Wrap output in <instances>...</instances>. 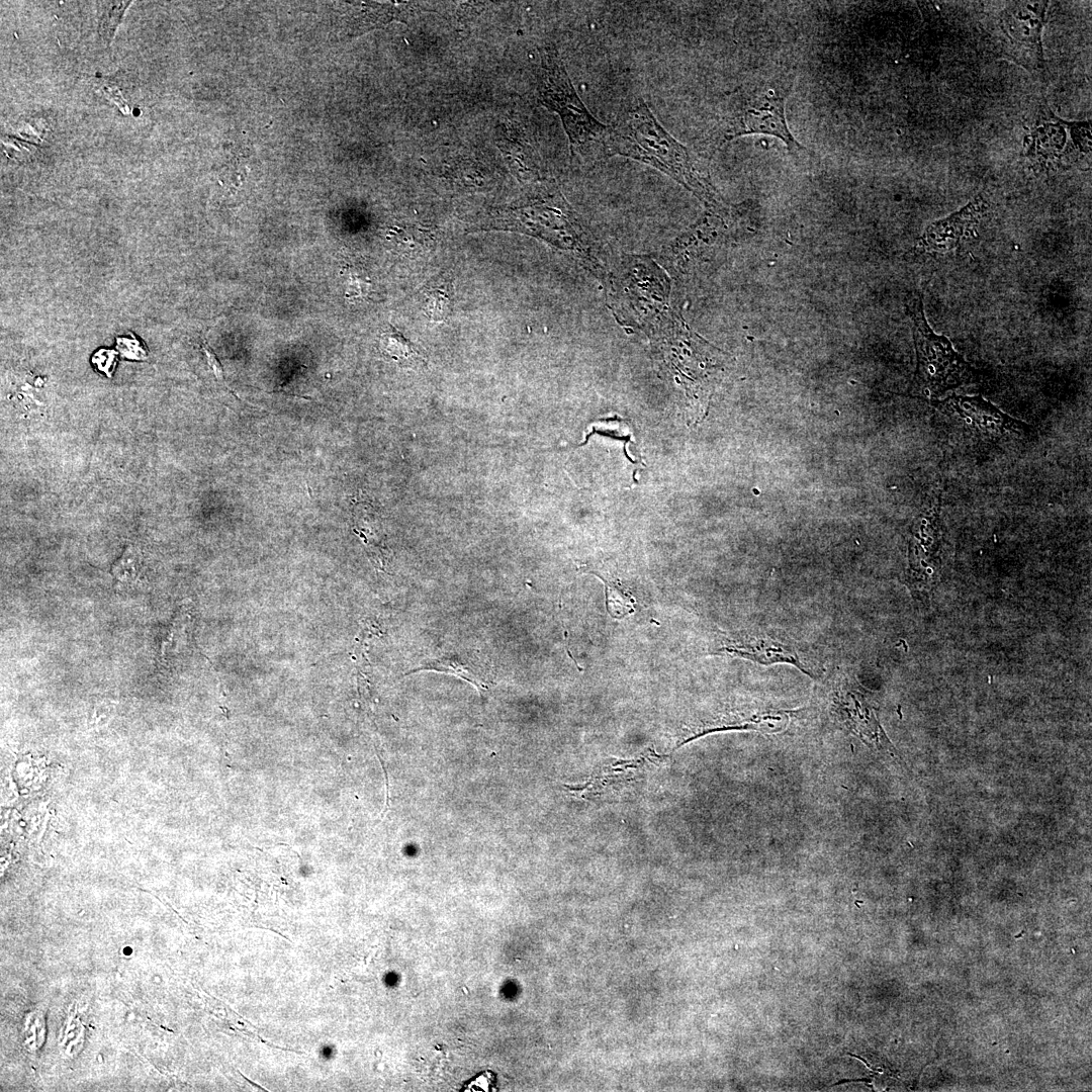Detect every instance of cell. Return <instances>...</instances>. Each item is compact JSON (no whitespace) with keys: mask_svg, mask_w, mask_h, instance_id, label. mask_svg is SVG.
I'll return each mask as SVG.
<instances>
[{"mask_svg":"<svg viewBox=\"0 0 1092 1092\" xmlns=\"http://www.w3.org/2000/svg\"><path fill=\"white\" fill-rule=\"evenodd\" d=\"M346 280V297H366L371 292V282L365 274L352 266H346L341 272Z\"/></svg>","mask_w":1092,"mask_h":1092,"instance_id":"20","label":"cell"},{"mask_svg":"<svg viewBox=\"0 0 1092 1092\" xmlns=\"http://www.w3.org/2000/svg\"><path fill=\"white\" fill-rule=\"evenodd\" d=\"M940 498L932 500L916 519L909 546V580H917V594L925 595L935 586L941 566L942 534Z\"/></svg>","mask_w":1092,"mask_h":1092,"instance_id":"9","label":"cell"},{"mask_svg":"<svg viewBox=\"0 0 1092 1092\" xmlns=\"http://www.w3.org/2000/svg\"><path fill=\"white\" fill-rule=\"evenodd\" d=\"M453 287L449 282H443L429 287L425 292L424 309L432 321H444L452 310Z\"/></svg>","mask_w":1092,"mask_h":1092,"instance_id":"17","label":"cell"},{"mask_svg":"<svg viewBox=\"0 0 1092 1092\" xmlns=\"http://www.w3.org/2000/svg\"><path fill=\"white\" fill-rule=\"evenodd\" d=\"M129 3L125 1H102L98 3L99 31L107 43L113 37L123 11Z\"/></svg>","mask_w":1092,"mask_h":1092,"instance_id":"18","label":"cell"},{"mask_svg":"<svg viewBox=\"0 0 1092 1092\" xmlns=\"http://www.w3.org/2000/svg\"><path fill=\"white\" fill-rule=\"evenodd\" d=\"M1090 120L1068 121L1040 107L1023 141V156L1039 170L1070 166L1091 153Z\"/></svg>","mask_w":1092,"mask_h":1092,"instance_id":"5","label":"cell"},{"mask_svg":"<svg viewBox=\"0 0 1092 1092\" xmlns=\"http://www.w3.org/2000/svg\"><path fill=\"white\" fill-rule=\"evenodd\" d=\"M390 234L392 235V240L390 241H392L395 248L405 254L427 250V246H429V238L424 231H421L420 229L416 231L394 229Z\"/></svg>","mask_w":1092,"mask_h":1092,"instance_id":"19","label":"cell"},{"mask_svg":"<svg viewBox=\"0 0 1092 1092\" xmlns=\"http://www.w3.org/2000/svg\"><path fill=\"white\" fill-rule=\"evenodd\" d=\"M426 669L453 673L469 681L479 691L487 690L491 684L489 670L478 655H446L429 661L418 668V670Z\"/></svg>","mask_w":1092,"mask_h":1092,"instance_id":"14","label":"cell"},{"mask_svg":"<svg viewBox=\"0 0 1092 1092\" xmlns=\"http://www.w3.org/2000/svg\"><path fill=\"white\" fill-rule=\"evenodd\" d=\"M986 209L984 198L975 197L960 210L929 224L920 238L919 247L925 252H947L957 248L974 231Z\"/></svg>","mask_w":1092,"mask_h":1092,"instance_id":"12","label":"cell"},{"mask_svg":"<svg viewBox=\"0 0 1092 1092\" xmlns=\"http://www.w3.org/2000/svg\"><path fill=\"white\" fill-rule=\"evenodd\" d=\"M943 415L956 420L969 432L984 440L995 441L1027 430L1024 423L1011 418L980 395L952 394L932 402Z\"/></svg>","mask_w":1092,"mask_h":1092,"instance_id":"8","label":"cell"},{"mask_svg":"<svg viewBox=\"0 0 1092 1092\" xmlns=\"http://www.w3.org/2000/svg\"><path fill=\"white\" fill-rule=\"evenodd\" d=\"M1048 6L1046 1H1013L999 15L1004 54L1030 73L1044 69L1042 31Z\"/></svg>","mask_w":1092,"mask_h":1092,"instance_id":"7","label":"cell"},{"mask_svg":"<svg viewBox=\"0 0 1092 1092\" xmlns=\"http://www.w3.org/2000/svg\"><path fill=\"white\" fill-rule=\"evenodd\" d=\"M202 349H203L204 355H205V357L207 359L208 366L212 370V372L215 375L216 379L218 381L224 383L223 370H222V367H221L218 359L216 358L215 354L212 352V350L208 347V345L205 342L202 345Z\"/></svg>","mask_w":1092,"mask_h":1092,"instance_id":"23","label":"cell"},{"mask_svg":"<svg viewBox=\"0 0 1092 1092\" xmlns=\"http://www.w3.org/2000/svg\"><path fill=\"white\" fill-rule=\"evenodd\" d=\"M536 76L538 98L559 116L571 157L589 163L607 158L609 125L598 120L584 105L555 48L539 51Z\"/></svg>","mask_w":1092,"mask_h":1092,"instance_id":"3","label":"cell"},{"mask_svg":"<svg viewBox=\"0 0 1092 1092\" xmlns=\"http://www.w3.org/2000/svg\"><path fill=\"white\" fill-rule=\"evenodd\" d=\"M711 653L736 656L762 665L790 664L814 679L824 672L809 647L787 633L774 629L752 628L721 633Z\"/></svg>","mask_w":1092,"mask_h":1092,"instance_id":"6","label":"cell"},{"mask_svg":"<svg viewBox=\"0 0 1092 1092\" xmlns=\"http://www.w3.org/2000/svg\"><path fill=\"white\" fill-rule=\"evenodd\" d=\"M93 362L97 364L99 370L105 372L110 376L114 367L115 353L108 350H100L92 358Z\"/></svg>","mask_w":1092,"mask_h":1092,"instance_id":"22","label":"cell"},{"mask_svg":"<svg viewBox=\"0 0 1092 1092\" xmlns=\"http://www.w3.org/2000/svg\"><path fill=\"white\" fill-rule=\"evenodd\" d=\"M832 712L849 732L862 741L891 750V744L862 688L844 672H840L833 681Z\"/></svg>","mask_w":1092,"mask_h":1092,"instance_id":"10","label":"cell"},{"mask_svg":"<svg viewBox=\"0 0 1092 1092\" xmlns=\"http://www.w3.org/2000/svg\"><path fill=\"white\" fill-rule=\"evenodd\" d=\"M379 347L386 357L401 367H418L426 362L415 345L392 326L381 333Z\"/></svg>","mask_w":1092,"mask_h":1092,"instance_id":"15","label":"cell"},{"mask_svg":"<svg viewBox=\"0 0 1092 1092\" xmlns=\"http://www.w3.org/2000/svg\"><path fill=\"white\" fill-rule=\"evenodd\" d=\"M606 155L648 165L681 184L712 210L726 211L705 162L663 127L641 96L629 98L609 125Z\"/></svg>","mask_w":1092,"mask_h":1092,"instance_id":"1","label":"cell"},{"mask_svg":"<svg viewBox=\"0 0 1092 1092\" xmlns=\"http://www.w3.org/2000/svg\"><path fill=\"white\" fill-rule=\"evenodd\" d=\"M796 78L795 69L779 67L736 87L721 109L714 135L717 148L741 136L765 134L782 141L796 159L811 157L813 153L794 136L786 116Z\"/></svg>","mask_w":1092,"mask_h":1092,"instance_id":"2","label":"cell"},{"mask_svg":"<svg viewBox=\"0 0 1092 1092\" xmlns=\"http://www.w3.org/2000/svg\"><path fill=\"white\" fill-rule=\"evenodd\" d=\"M796 710H783L772 707H745L718 713L708 720L701 721L690 730L676 747L705 734L725 730H753L766 734L784 731L790 724Z\"/></svg>","mask_w":1092,"mask_h":1092,"instance_id":"11","label":"cell"},{"mask_svg":"<svg viewBox=\"0 0 1092 1092\" xmlns=\"http://www.w3.org/2000/svg\"><path fill=\"white\" fill-rule=\"evenodd\" d=\"M117 588L134 586L142 582V557L140 551L128 545L110 570Z\"/></svg>","mask_w":1092,"mask_h":1092,"instance_id":"16","label":"cell"},{"mask_svg":"<svg viewBox=\"0 0 1092 1092\" xmlns=\"http://www.w3.org/2000/svg\"><path fill=\"white\" fill-rule=\"evenodd\" d=\"M118 348L122 352L123 356L131 359H144L147 356V352L141 346L140 342L134 338H118L116 339Z\"/></svg>","mask_w":1092,"mask_h":1092,"instance_id":"21","label":"cell"},{"mask_svg":"<svg viewBox=\"0 0 1092 1092\" xmlns=\"http://www.w3.org/2000/svg\"><path fill=\"white\" fill-rule=\"evenodd\" d=\"M658 757L659 755L654 752H647L635 759H613L595 771L589 781L583 786L565 787L572 794L581 795L583 798L602 796L608 790H619L623 785L637 780V776L644 771L649 762L656 760Z\"/></svg>","mask_w":1092,"mask_h":1092,"instance_id":"13","label":"cell"},{"mask_svg":"<svg viewBox=\"0 0 1092 1092\" xmlns=\"http://www.w3.org/2000/svg\"><path fill=\"white\" fill-rule=\"evenodd\" d=\"M916 350L915 383L925 396L937 398L947 391L976 381V370L959 354L950 341L933 332L925 317L919 294L909 297Z\"/></svg>","mask_w":1092,"mask_h":1092,"instance_id":"4","label":"cell"}]
</instances>
